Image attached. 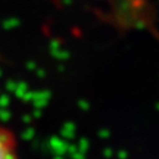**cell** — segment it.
<instances>
[{"mask_svg": "<svg viewBox=\"0 0 159 159\" xmlns=\"http://www.w3.org/2000/svg\"><path fill=\"white\" fill-rule=\"evenodd\" d=\"M0 159H20L14 133L0 123Z\"/></svg>", "mask_w": 159, "mask_h": 159, "instance_id": "6da1fadb", "label": "cell"}]
</instances>
